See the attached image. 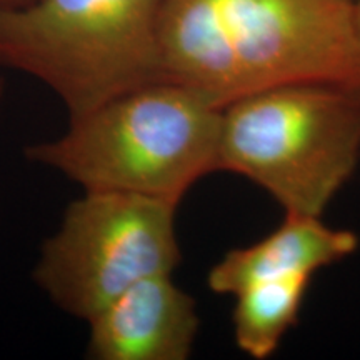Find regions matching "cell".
<instances>
[{
	"mask_svg": "<svg viewBox=\"0 0 360 360\" xmlns=\"http://www.w3.org/2000/svg\"><path fill=\"white\" fill-rule=\"evenodd\" d=\"M159 42L164 79L222 109L287 84L360 90L355 0H165Z\"/></svg>",
	"mask_w": 360,
	"mask_h": 360,
	"instance_id": "1",
	"label": "cell"
},
{
	"mask_svg": "<svg viewBox=\"0 0 360 360\" xmlns=\"http://www.w3.org/2000/svg\"><path fill=\"white\" fill-rule=\"evenodd\" d=\"M64 135L32 143L25 157L84 192H120L177 205L219 170L222 107L160 79L69 119Z\"/></svg>",
	"mask_w": 360,
	"mask_h": 360,
	"instance_id": "2",
	"label": "cell"
},
{
	"mask_svg": "<svg viewBox=\"0 0 360 360\" xmlns=\"http://www.w3.org/2000/svg\"><path fill=\"white\" fill-rule=\"evenodd\" d=\"M359 162V89L287 84L222 109L219 170L257 184L285 212L322 217Z\"/></svg>",
	"mask_w": 360,
	"mask_h": 360,
	"instance_id": "3",
	"label": "cell"
},
{
	"mask_svg": "<svg viewBox=\"0 0 360 360\" xmlns=\"http://www.w3.org/2000/svg\"><path fill=\"white\" fill-rule=\"evenodd\" d=\"M165 0H30L0 8V67L37 79L69 119L164 79Z\"/></svg>",
	"mask_w": 360,
	"mask_h": 360,
	"instance_id": "4",
	"label": "cell"
},
{
	"mask_svg": "<svg viewBox=\"0 0 360 360\" xmlns=\"http://www.w3.org/2000/svg\"><path fill=\"white\" fill-rule=\"evenodd\" d=\"M177 205L120 192H84L40 247L32 277L62 312L87 322L143 278L182 260Z\"/></svg>",
	"mask_w": 360,
	"mask_h": 360,
	"instance_id": "5",
	"label": "cell"
},
{
	"mask_svg": "<svg viewBox=\"0 0 360 360\" xmlns=\"http://www.w3.org/2000/svg\"><path fill=\"white\" fill-rule=\"evenodd\" d=\"M87 323L94 360H187L200 330L195 299L172 274L134 283Z\"/></svg>",
	"mask_w": 360,
	"mask_h": 360,
	"instance_id": "6",
	"label": "cell"
},
{
	"mask_svg": "<svg viewBox=\"0 0 360 360\" xmlns=\"http://www.w3.org/2000/svg\"><path fill=\"white\" fill-rule=\"evenodd\" d=\"M314 215L285 212L282 225L262 240L229 250L207 276L215 294L233 295L254 282L312 276L359 249L352 231L332 229Z\"/></svg>",
	"mask_w": 360,
	"mask_h": 360,
	"instance_id": "7",
	"label": "cell"
},
{
	"mask_svg": "<svg viewBox=\"0 0 360 360\" xmlns=\"http://www.w3.org/2000/svg\"><path fill=\"white\" fill-rule=\"evenodd\" d=\"M312 276L254 282L233 294L232 322L237 347L252 359H269L299 319Z\"/></svg>",
	"mask_w": 360,
	"mask_h": 360,
	"instance_id": "8",
	"label": "cell"
},
{
	"mask_svg": "<svg viewBox=\"0 0 360 360\" xmlns=\"http://www.w3.org/2000/svg\"><path fill=\"white\" fill-rule=\"evenodd\" d=\"M27 2H30V0H0V8L19 7V6H24Z\"/></svg>",
	"mask_w": 360,
	"mask_h": 360,
	"instance_id": "9",
	"label": "cell"
},
{
	"mask_svg": "<svg viewBox=\"0 0 360 360\" xmlns=\"http://www.w3.org/2000/svg\"><path fill=\"white\" fill-rule=\"evenodd\" d=\"M355 29H357V37L360 44V0H355Z\"/></svg>",
	"mask_w": 360,
	"mask_h": 360,
	"instance_id": "10",
	"label": "cell"
},
{
	"mask_svg": "<svg viewBox=\"0 0 360 360\" xmlns=\"http://www.w3.org/2000/svg\"><path fill=\"white\" fill-rule=\"evenodd\" d=\"M4 82L2 80H0V110H2V102H4Z\"/></svg>",
	"mask_w": 360,
	"mask_h": 360,
	"instance_id": "11",
	"label": "cell"
}]
</instances>
